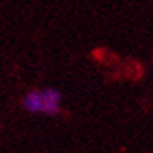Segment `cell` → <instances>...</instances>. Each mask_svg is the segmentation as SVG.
<instances>
[{"mask_svg": "<svg viewBox=\"0 0 153 153\" xmlns=\"http://www.w3.org/2000/svg\"><path fill=\"white\" fill-rule=\"evenodd\" d=\"M42 114L48 115V117H55L62 112V107H60V102H62V91L53 88V86H48L42 90Z\"/></svg>", "mask_w": 153, "mask_h": 153, "instance_id": "6da1fadb", "label": "cell"}, {"mask_svg": "<svg viewBox=\"0 0 153 153\" xmlns=\"http://www.w3.org/2000/svg\"><path fill=\"white\" fill-rule=\"evenodd\" d=\"M21 107L26 112H29V114H42V107H43L42 90H40V88H33V90H29L28 93L22 97Z\"/></svg>", "mask_w": 153, "mask_h": 153, "instance_id": "7a4b0ae2", "label": "cell"}]
</instances>
